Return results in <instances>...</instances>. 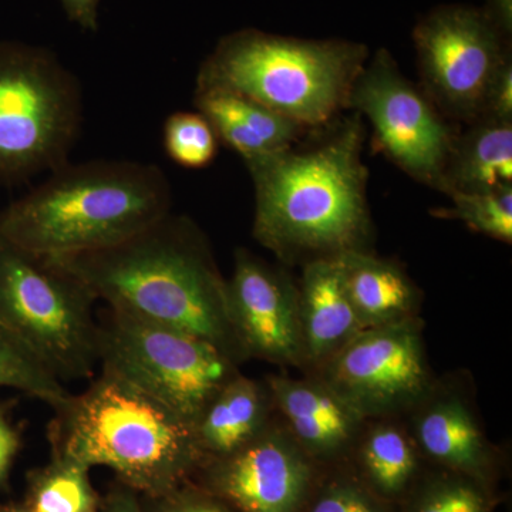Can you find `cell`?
I'll return each mask as SVG.
<instances>
[{
    "label": "cell",
    "instance_id": "cell-11",
    "mask_svg": "<svg viewBox=\"0 0 512 512\" xmlns=\"http://www.w3.org/2000/svg\"><path fill=\"white\" fill-rule=\"evenodd\" d=\"M322 382L362 419L416 403L429 389L419 328L406 319L362 330L326 360Z\"/></svg>",
    "mask_w": 512,
    "mask_h": 512
},
{
    "label": "cell",
    "instance_id": "cell-18",
    "mask_svg": "<svg viewBox=\"0 0 512 512\" xmlns=\"http://www.w3.org/2000/svg\"><path fill=\"white\" fill-rule=\"evenodd\" d=\"M350 302L365 329L410 319L416 289L390 262L352 249L336 256Z\"/></svg>",
    "mask_w": 512,
    "mask_h": 512
},
{
    "label": "cell",
    "instance_id": "cell-21",
    "mask_svg": "<svg viewBox=\"0 0 512 512\" xmlns=\"http://www.w3.org/2000/svg\"><path fill=\"white\" fill-rule=\"evenodd\" d=\"M101 498L86 464L50 454L49 463L26 476L23 504L33 512H100Z\"/></svg>",
    "mask_w": 512,
    "mask_h": 512
},
{
    "label": "cell",
    "instance_id": "cell-5",
    "mask_svg": "<svg viewBox=\"0 0 512 512\" xmlns=\"http://www.w3.org/2000/svg\"><path fill=\"white\" fill-rule=\"evenodd\" d=\"M366 59L359 43L239 30L202 63L197 90L241 94L302 127H318L348 106Z\"/></svg>",
    "mask_w": 512,
    "mask_h": 512
},
{
    "label": "cell",
    "instance_id": "cell-6",
    "mask_svg": "<svg viewBox=\"0 0 512 512\" xmlns=\"http://www.w3.org/2000/svg\"><path fill=\"white\" fill-rule=\"evenodd\" d=\"M96 302L72 272L0 234V325L62 383L93 379L100 365Z\"/></svg>",
    "mask_w": 512,
    "mask_h": 512
},
{
    "label": "cell",
    "instance_id": "cell-22",
    "mask_svg": "<svg viewBox=\"0 0 512 512\" xmlns=\"http://www.w3.org/2000/svg\"><path fill=\"white\" fill-rule=\"evenodd\" d=\"M360 461L370 483L383 495H399L417 468L409 439L393 426H377L363 440Z\"/></svg>",
    "mask_w": 512,
    "mask_h": 512
},
{
    "label": "cell",
    "instance_id": "cell-31",
    "mask_svg": "<svg viewBox=\"0 0 512 512\" xmlns=\"http://www.w3.org/2000/svg\"><path fill=\"white\" fill-rule=\"evenodd\" d=\"M100 512H144V508L140 494L116 480L101 498Z\"/></svg>",
    "mask_w": 512,
    "mask_h": 512
},
{
    "label": "cell",
    "instance_id": "cell-15",
    "mask_svg": "<svg viewBox=\"0 0 512 512\" xmlns=\"http://www.w3.org/2000/svg\"><path fill=\"white\" fill-rule=\"evenodd\" d=\"M298 302L303 359L309 362L325 363L365 330L346 292L336 256L306 264Z\"/></svg>",
    "mask_w": 512,
    "mask_h": 512
},
{
    "label": "cell",
    "instance_id": "cell-25",
    "mask_svg": "<svg viewBox=\"0 0 512 512\" xmlns=\"http://www.w3.org/2000/svg\"><path fill=\"white\" fill-rule=\"evenodd\" d=\"M163 140L168 157L184 168L200 170L217 156V133L198 111L171 114L164 123Z\"/></svg>",
    "mask_w": 512,
    "mask_h": 512
},
{
    "label": "cell",
    "instance_id": "cell-2",
    "mask_svg": "<svg viewBox=\"0 0 512 512\" xmlns=\"http://www.w3.org/2000/svg\"><path fill=\"white\" fill-rule=\"evenodd\" d=\"M363 140L362 123L353 117L319 146L247 163L256 241L284 261L362 249L370 228Z\"/></svg>",
    "mask_w": 512,
    "mask_h": 512
},
{
    "label": "cell",
    "instance_id": "cell-24",
    "mask_svg": "<svg viewBox=\"0 0 512 512\" xmlns=\"http://www.w3.org/2000/svg\"><path fill=\"white\" fill-rule=\"evenodd\" d=\"M453 208L440 217L457 218L474 231L494 239L512 241V187L488 192H450Z\"/></svg>",
    "mask_w": 512,
    "mask_h": 512
},
{
    "label": "cell",
    "instance_id": "cell-9",
    "mask_svg": "<svg viewBox=\"0 0 512 512\" xmlns=\"http://www.w3.org/2000/svg\"><path fill=\"white\" fill-rule=\"evenodd\" d=\"M503 33L484 10L446 6L414 30L426 94L456 119L477 121L491 82L507 59Z\"/></svg>",
    "mask_w": 512,
    "mask_h": 512
},
{
    "label": "cell",
    "instance_id": "cell-33",
    "mask_svg": "<svg viewBox=\"0 0 512 512\" xmlns=\"http://www.w3.org/2000/svg\"><path fill=\"white\" fill-rule=\"evenodd\" d=\"M491 22L504 36L512 32V0H488V9L484 10Z\"/></svg>",
    "mask_w": 512,
    "mask_h": 512
},
{
    "label": "cell",
    "instance_id": "cell-30",
    "mask_svg": "<svg viewBox=\"0 0 512 512\" xmlns=\"http://www.w3.org/2000/svg\"><path fill=\"white\" fill-rule=\"evenodd\" d=\"M13 403H0V491L8 490L10 473L20 448L22 430L12 419Z\"/></svg>",
    "mask_w": 512,
    "mask_h": 512
},
{
    "label": "cell",
    "instance_id": "cell-7",
    "mask_svg": "<svg viewBox=\"0 0 512 512\" xmlns=\"http://www.w3.org/2000/svg\"><path fill=\"white\" fill-rule=\"evenodd\" d=\"M82 121V86L55 53L0 42V183L69 163Z\"/></svg>",
    "mask_w": 512,
    "mask_h": 512
},
{
    "label": "cell",
    "instance_id": "cell-10",
    "mask_svg": "<svg viewBox=\"0 0 512 512\" xmlns=\"http://www.w3.org/2000/svg\"><path fill=\"white\" fill-rule=\"evenodd\" d=\"M348 106L369 119L390 160L421 183L440 188L456 136L427 94L399 72L386 50H379L360 70Z\"/></svg>",
    "mask_w": 512,
    "mask_h": 512
},
{
    "label": "cell",
    "instance_id": "cell-8",
    "mask_svg": "<svg viewBox=\"0 0 512 512\" xmlns=\"http://www.w3.org/2000/svg\"><path fill=\"white\" fill-rule=\"evenodd\" d=\"M99 319L100 367L113 370L192 424L238 375L217 346L183 330L106 308Z\"/></svg>",
    "mask_w": 512,
    "mask_h": 512
},
{
    "label": "cell",
    "instance_id": "cell-1",
    "mask_svg": "<svg viewBox=\"0 0 512 512\" xmlns=\"http://www.w3.org/2000/svg\"><path fill=\"white\" fill-rule=\"evenodd\" d=\"M50 259L107 308L207 340L235 365L247 359L229 319L227 281L207 238L185 215L171 211L113 247Z\"/></svg>",
    "mask_w": 512,
    "mask_h": 512
},
{
    "label": "cell",
    "instance_id": "cell-27",
    "mask_svg": "<svg viewBox=\"0 0 512 512\" xmlns=\"http://www.w3.org/2000/svg\"><path fill=\"white\" fill-rule=\"evenodd\" d=\"M144 512H237L217 495L188 481L160 497H141Z\"/></svg>",
    "mask_w": 512,
    "mask_h": 512
},
{
    "label": "cell",
    "instance_id": "cell-34",
    "mask_svg": "<svg viewBox=\"0 0 512 512\" xmlns=\"http://www.w3.org/2000/svg\"><path fill=\"white\" fill-rule=\"evenodd\" d=\"M0 512H33L23 503H0Z\"/></svg>",
    "mask_w": 512,
    "mask_h": 512
},
{
    "label": "cell",
    "instance_id": "cell-14",
    "mask_svg": "<svg viewBox=\"0 0 512 512\" xmlns=\"http://www.w3.org/2000/svg\"><path fill=\"white\" fill-rule=\"evenodd\" d=\"M268 389L292 431V439L315 457L335 456L352 443L362 417L325 383L274 376Z\"/></svg>",
    "mask_w": 512,
    "mask_h": 512
},
{
    "label": "cell",
    "instance_id": "cell-26",
    "mask_svg": "<svg viewBox=\"0 0 512 512\" xmlns=\"http://www.w3.org/2000/svg\"><path fill=\"white\" fill-rule=\"evenodd\" d=\"M413 512H490V507L473 480L450 478L431 485Z\"/></svg>",
    "mask_w": 512,
    "mask_h": 512
},
{
    "label": "cell",
    "instance_id": "cell-3",
    "mask_svg": "<svg viewBox=\"0 0 512 512\" xmlns=\"http://www.w3.org/2000/svg\"><path fill=\"white\" fill-rule=\"evenodd\" d=\"M53 412L50 454L110 468L141 497L170 493L204 463L190 420L106 367Z\"/></svg>",
    "mask_w": 512,
    "mask_h": 512
},
{
    "label": "cell",
    "instance_id": "cell-17",
    "mask_svg": "<svg viewBox=\"0 0 512 512\" xmlns=\"http://www.w3.org/2000/svg\"><path fill=\"white\" fill-rule=\"evenodd\" d=\"M272 397L268 386L238 375L215 394L195 420L204 461L234 453L269 426Z\"/></svg>",
    "mask_w": 512,
    "mask_h": 512
},
{
    "label": "cell",
    "instance_id": "cell-12",
    "mask_svg": "<svg viewBox=\"0 0 512 512\" xmlns=\"http://www.w3.org/2000/svg\"><path fill=\"white\" fill-rule=\"evenodd\" d=\"M197 476L198 485L237 512H299L311 466L292 437L268 426L234 453L204 461Z\"/></svg>",
    "mask_w": 512,
    "mask_h": 512
},
{
    "label": "cell",
    "instance_id": "cell-23",
    "mask_svg": "<svg viewBox=\"0 0 512 512\" xmlns=\"http://www.w3.org/2000/svg\"><path fill=\"white\" fill-rule=\"evenodd\" d=\"M0 387L20 390L53 410L72 396L45 363L3 325H0Z\"/></svg>",
    "mask_w": 512,
    "mask_h": 512
},
{
    "label": "cell",
    "instance_id": "cell-29",
    "mask_svg": "<svg viewBox=\"0 0 512 512\" xmlns=\"http://www.w3.org/2000/svg\"><path fill=\"white\" fill-rule=\"evenodd\" d=\"M478 120L512 123V63L508 56L501 64L485 96L483 113Z\"/></svg>",
    "mask_w": 512,
    "mask_h": 512
},
{
    "label": "cell",
    "instance_id": "cell-4",
    "mask_svg": "<svg viewBox=\"0 0 512 512\" xmlns=\"http://www.w3.org/2000/svg\"><path fill=\"white\" fill-rule=\"evenodd\" d=\"M173 190L156 164L66 163L0 214V234L57 258L113 247L170 214Z\"/></svg>",
    "mask_w": 512,
    "mask_h": 512
},
{
    "label": "cell",
    "instance_id": "cell-20",
    "mask_svg": "<svg viewBox=\"0 0 512 512\" xmlns=\"http://www.w3.org/2000/svg\"><path fill=\"white\" fill-rule=\"evenodd\" d=\"M424 453L458 473L481 480L488 470L487 444L466 404L448 397L431 404L417 420Z\"/></svg>",
    "mask_w": 512,
    "mask_h": 512
},
{
    "label": "cell",
    "instance_id": "cell-19",
    "mask_svg": "<svg viewBox=\"0 0 512 512\" xmlns=\"http://www.w3.org/2000/svg\"><path fill=\"white\" fill-rule=\"evenodd\" d=\"M512 187V123L477 120L456 137L440 191L488 192Z\"/></svg>",
    "mask_w": 512,
    "mask_h": 512
},
{
    "label": "cell",
    "instance_id": "cell-32",
    "mask_svg": "<svg viewBox=\"0 0 512 512\" xmlns=\"http://www.w3.org/2000/svg\"><path fill=\"white\" fill-rule=\"evenodd\" d=\"M70 22L80 28L96 32L99 26L100 0H59Z\"/></svg>",
    "mask_w": 512,
    "mask_h": 512
},
{
    "label": "cell",
    "instance_id": "cell-28",
    "mask_svg": "<svg viewBox=\"0 0 512 512\" xmlns=\"http://www.w3.org/2000/svg\"><path fill=\"white\" fill-rule=\"evenodd\" d=\"M309 512H387L359 485L336 483L329 485L316 498Z\"/></svg>",
    "mask_w": 512,
    "mask_h": 512
},
{
    "label": "cell",
    "instance_id": "cell-13",
    "mask_svg": "<svg viewBox=\"0 0 512 512\" xmlns=\"http://www.w3.org/2000/svg\"><path fill=\"white\" fill-rule=\"evenodd\" d=\"M227 293L229 319L247 359L291 366L305 360L298 289L288 276L238 249Z\"/></svg>",
    "mask_w": 512,
    "mask_h": 512
},
{
    "label": "cell",
    "instance_id": "cell-16",
    "mask_svg": "<svg viewBox=\"0 0 512 512\" xmlns=\"http://www.w3.org/2000/svg\"><path fill=\"white\" fill-rule=\"evenodd\" d=\"M195 107L245 164L292 148L301 136V124L234 92L195 90Z\"/></svg>",
    "mask_w": 512,
    "mask_h": 512
}]
</instances>
